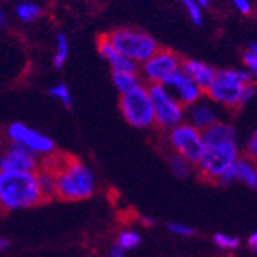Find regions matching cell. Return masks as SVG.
<instances>
[{
    "instance_id": "6da1fadb",
    "label": "cell",
    "mask_w": 257,
    "mask_h": 257,
    "mask_svg": "<svg viewBox=\"0 0 257 257\" xmlns=\"http://www.w3.org/2000/svg\"><path fill=\"white\" fill-rule=\"evenodd\" d=\"M202 141L204 152L196 163V168L202 181L215 184L240 157L235 128L230 124L216 121L202 131Z\"/></svg>"
},
{
    "instance_id": "7a4b0ae2",
    "label": "cell",
    "mask_w": 257,
    "mask_h": 257,
    "mask_svg": "<svg viewBox=\"0 0 257 257\" xmlns=\"http://www.w3.org/2000/svg\"><path fill=\"white\" fill-rule=\"evenodd\" d=\"M41 165L52 171L55 179V198L68 202L83 201L94 195L96 179L93 171L79 159L64 154H49Z\"/></svg>"
},
{
    "instance_id": "3957f363",
    "label": "cell",
    "mask_w": 257,
    "mask_h": 257,
    "mask_svg": "<svg viewBox=\"0 0 257 257\" xmlns=\"http://www.w3.org/2000/svg\"><path fill=\"white\" fill-rule=\"evenodd\" d=\"M252 74L246 69H221L216 71L215 80L204 94L215 104L229 110H240L255 96Z\"/></svg>"
},
{
    "instance_id": "277c9868",
    "label": "cell",
    "mask_w": 257,
    "mask_h": 257,
    "mask_svg": "<svg viewBox=\"0 0 257 257\" xmlns=\"http://www.w3.org/2000/svg\"><path fill=\"white\" fill-rule=\"evenodd\" d=\"M44 202L35 173L0 171V205L4 210L30 209Z\"/></svg>"
},
{
    "instance_id": "5b68a950",
    "label": "cell",
    "mask_w": 257,
    "mask_h": 257,
    "mask_svg": "<svg viewBox=\"0 0 257 257\" xmlns=\"http://www.w3.org/2000/svg\"><path fill=\"white\" fill-rule=\"evenodd\" d=\"M111 46L119 54L140 64L159 50V44L154 38L141 30L135 29H118L107 35Z\"/></svg>"
},
{
    "instance_id": "8992f818",
    "label": "cell",
    "mask_w": 257,
    "mask_h": 257,
    "mask_svg": "<svg viewBox=\"0 0 257 257\" xmlns=\"http://www.w3.org/2000/svg\"><path fill=\"white\" fill-rule=\"evenodd\" d=\"M148 93L154 108V125L162 131H170L184 121L185 107L179 102L165 85L152 83L148 86Z\"/></svg>"
},
{
    "instance_id": "52a82bcc",
    "label": "cell",
    "mask_w": 257,
    "mask_h": 257,
    "mask_svg": "<svg viewBox=\"0 0 257 257\" xmlns=\"http://www.w3.org/2000/svg\"><path fill=\"white\" fill-rule=\"evenodd\" d=\"M119 108L124 119L137 128L154 125V108L148 93V86L140 85L128 93L121 94Z\"/></svg>"
},
{
    "instance_id": "ba28073f",
    "label": "cell",
    "mask_w": 257,
    "mask_h": 257,
    "mask_svg": "<svg viewBox=\"0 0 257 257\" xmlns=\"http://www.w3.org/2000/svg\"><path fill=\"white\" fill-rule=\"evenodd\" d=\"M168 143L177 156L184 157L191 165H196L204 152L202 132L190 122H181L168 131Z\"/></svg>"
},
{
    "instance_id": "9c48e42d",
    "label": "cell",
    "mask_w": 257,
    "mask_h": 257,
    "mask_svg": "<svg viewBox=\"0 0 257 257\" xmlns=\"http://www.w3.org/2000/svg\"><path fill=\"white\" fill-rule=\"evenodd\" d=\"M182 60L177 54L168 49H160L152 57H149L145 63H141V74L143 79L152 83L165 85L179 69H181Z\"/></svg>"
},
{
    "instance_id": "30bf717a",
    "label": "cell",
    "mask_w": 257,
    "mask_h": 257,
    "mask_svg": "<svg viewBox=\"0 0 257 257\" xmlns=\"http://www.w3.org/2000/svg\"><path fill=\"white\" fill-rule=\"evenodd\" d=\"M40 162L33 151L11 141L10 146L0 154V171L35 173L40 168Z\"/></svg>"
},
{
    "instance_id": "8fae6325",
    "label": "cell",
    "mask_w": 257,
    "mask_h": 257,
    "mask_svg": "<svg viewBox=\"0 0 257 257\" xmlns=\"http://www.w3.org/2000/svg\"><path fill=\"white\" fill-rule=\"evenodd\" d=\"M8 138L33 151L36 156H49L55 152V143L49 137L40 134L22 122H13L8 127Z\"/></svg>"
},
{
    "instance_id": "7c38bea8",
    "label": "cell",
    "mask_w": 257,
    "mask_h": 257,
    "mask_svg": "<svg viewBox=\"0 0 257 257\" xmlns=\"http://www.w3.org/2000/svg\"><path fill=\"white\" fill-rule=\"evenodd\" d=\"M165 86L184 107L196 104L204 96L202 89L182 69H179L173 77H170V80L165 83Z\"/></svg>"
},
{
    "instance_id": "4fadbf2b",
    "label": "cell",
    "mask_w": 257,
    "mask_h": 257,
    "mask_svg": "<svg viewBox=\"0 0 257 257\" xmlns=\"http://www.w3.org/2000/svg\"><path fill=\"white\" fill-rule=\"evenodd\" d=\"M243 182L249 188H255L257 187V170H255V163L254 160L248 159V157H238L229 168L220 176L218 179V184L223 185H229L234 182Z\"/></svg>"
},
{
    "instance_id": "5bb4252c",
    "label": "cell",
    "mask_w": 257,
    "mask_h": 257,
    "mask_svg": "<svg viewBox=\"0 0 257 257\" xmlns=\"http://www.w3.org/2000/svg\"><path fill=\"white\" fill-rule=\"evenodd\" d=\"M97 50H99L100 57L108 61L113 72H138L137 63H134L132 60H128L127 57L119 54L118 50L111 46V43L108 41L107 35L102 36L99 40Z\"/></svg>"
},
{
    "instance_id": "9a60e30c",
    "label": "cell",
    "mask_w": 257,
    "mask_h": 257,
    "mask_svg": "<svg viewBox=\"0 0 257 257\" xmlns=\"http://www.w3.org/2000/svg\"><path fill=\"white\" fill-rule=\"evenodd\" d=\"M181 69L202 89L204 93L207 91L209 86L213 83L215 75H216V71L212 66L198 60H184L181 64Z\"/></svg>"
},
{
    "instance_id": "2e32d148",
    "label": "cell",
    "mask_w": 257,
    "mask_h": 257,
    "mask_svg": "<svg viewBox=\"0 0 257 257\" xmlns=\"http://www.w3.org/2000/svg\"><path fill=\"white\" fill-rule=\"evenodd\" d=\"M188 114H190V124L195 125L196 128L202 132L204 128L210 127L218 121L216 110L210 105V102H205L199 99L196 104H193L188 107Z\"/></svg>"
},
{
    "instance_id": "e0dca14e",
    "label": "cell",
    "mask_w": 257,
    "mask_h": 257,
    "mask_svg": "<svg viewBox=\"0 0 257 257\" xmlns=\"http://www.w3.org/2000/svg\"><path fill=\"white\" fill-rule=\"evenodd\" d=\"M35 174H36L38 185H40V190L43 193L46 202L52 201L55 198V179H54L52 171L47 170L40 162V168L35 171Z\"/></svg>"
},
{
    "instance_id": "ac0fdd59",
    "label": "cell",
    "mask_w": 257,
    "mask_h": 257,
    "mask_svg": "<svg viewBox=\"0 0 257 257\" xmlns=\"http://www.w3.org/2000/svg\"><path fill=\"white\" fill-rule=\"evenodd\" d=\"M111 77L114 86L121 94L132 91L137 86L143 85L141 83V77H138V72H113Z\"/></svg>"
},
{
    "instance_id": "d6986e66",
    "label": "cell",
    "mask_w": 257,
    "mask_h": 257,
    "mask_svg": "<svg viewBox=\"0 0 257 257\" xmlns=\"http://www.w3.org/2000/svg\"><path fill=\"white\" fill-rule=\"evenodd\" d=\"M16 16L19 21L29 24L35 22L36 19H40L43 16V8L40 5H36L33 2H21L16 5Z\"/></svg>"
},
{
    "instance_id": "ffe728a7",
    "label": "cell",
    "mask_w": 257,
    "mask_h": 257,
    "mask_svg": "<svg viewBox=\"0 0 257 257\" xmlns=\"http://www.w3.org/2000/svg\"><path fill=\"white\" fill-rule=\"evenodd\" d=\"M168 166L173 171V174L179 179H185L191 173V163L185 160L184 157L177 156L176 152H173L171 156H168Z\"/></svg>"
},
{
    "instance_id": "44dd1931",
    "label": "cell",
    "mask_w": 257,
    "mask_h": 257,
    "mask_svg": "<svg viewBox=\"0 0 257 257\" xmlns=\"http://www.w3.org/2000/svg\"><path fill=\"white\" fill-rule=\"evenodd\" d=\"M69 55V44H68V38L66 35L58 33L57 36V54L54 55V68L55 69H61L64 66V63L68 60Z\"/></svg>"
},
{
    "instance_id": "7402d4cb",
    "label": "cell",
    "mask_w": 257,
    "mask_h": 257,
    "mask_svg": "<svg viewBox=\"0 0 257 257\" xmlns=\"http://www.w3.org/2000/svg\"><path fill=\"white\" fill-rule=\"evenodd\" d=\"M140 243H141V237L135 232V230H122V232L118 235L116 245L119 248H122L124 251H128V249H135Z\"/></svg>"
},
{
    "instance_id": "603a6c76",
    "label": "cell",
    "mask_w": 257,
    "mask_h": 257,
    "mask_svg": "<svg viewBox=\"0 0 257 257\" xmlns=\"http://www.w3.org/2000/svg\"><path fill=\"white\" fill-rule=\"evenodd\" d=\"M213 243L216 248L223 251H234L240 246V240L237 237H230L227 234H215L213 235Z\"/></svg>"
},
{
    "instance_id": "cb8c5ba5",
    "label": "cell",
    "mask_w": 257,
    "mask_h": 257,
    "mask_svg": "<svg viewBox=\"0 0 257 257\" xmlns=\"http://www.w3.org/2000/svg\"><path fill=\"white\" fill-rule=\"evenodd\" d=\"M49 93H50V96H54L55 99H58L64 107H71L72 105V96L69 93V88H68L66 83H58V85L52 86L49 89Z\"/></svg>"
},
{
    "instance_id": "d4e9b609",
    "label": "cell",
    "mask_w": 257,
    "mask_h": 257,
    "mask_svg": "<svg viewBox=\"0 0 257 257\" xmlns=\"http://www.w3.org/2000/svg\"><path fill=\"white\" fill-rule=\"evenodd\" d=\"M243 64L246 66V71L255 75L257 72V47L255 43H251L248 49L243 52Z\"/></svg>"
},
{
    "instance_id": "484cf974",
    "label": "cell",
    "mask_w": 257,
    "mask_h": 257,
    "mask_svg": "<svg viewBox=\"0 0 257 257\" xmlns=\"http://www.w3.org/2000/svg\"><path fill=\"white\" fill-rule=\"evenodd\" d=\"M179 2H181L184 5V8L187 10L193 24L195 25L202 24V10L199 8V5L195 2V0H179Z\"/></svg>"
},
{
    "instance_id": "4316f807",
    "label": "cell",
    "mask_w": 257,
    "mask_h": 257,
    "mask_svg": "<svg viewBox=\"0 0 257 257\" xmlns=\"http://www.w3.org/2000/svg\"><path fill=\"white\" fill-rule=\"evenodd\" d=\"M168 229L171 230L173 234L181 235V237H193V235L196 234L195 229L187 226V224H182V223H170L168 224Z\"/></svg>"
},
{
    "instance_id": "83f0119b",
    "label": "cell",
    "mask_w": 257,
    "mask_h": 257,
    "mask_svg": "<svg viewBox=\"0 0 257 257\" xmlns=\"http://www.w3.org/2000/svg\"><path fill=\"white\" fill-rule=\"evenodd\" d=\"M230 2H232V5L243 16H249L252 13V5H251L249 0H230Z\"/></svg>"
},
{
    "instance_id": "f1b7e54d",
    "label": "cell",
    "mask_w": 257,
    "mask_h": 257,
    "mask_svg": "<svg viewBox=\"0 0 257 257\" xmlns=\"http://www.w3.org/2000/svg\"><path fill=\"white\" fill-rule=\"evenodd\" d=\"M255 156H257V135L254 132L246 143V157L251 160H255Z\"/></svg>"
},
{
    "instance_id": "f546056e",
    "label": "cell",
    "mask_w": 257,
    "mask_h": 257,
    "mask_svg": "<svg viewBox=\"0 0 257 257\" xmlns=\"http://www.w3.org/2000/svg\"><path fill=\"white\" fill-rule=\"evenodd\" d=\"M125 251L122 248H119L118 245H113L110 252H108V257H124Z\"/></svg>"
},
{
    "instance_id": "4dcf8cb0",
    "label": "cell",
    "mask_w": 257,
    "mask_h": 257,
    "mask_svg": "<svg viewBox=\"0 0 257 257\" xmlns=\"http://www.w3.org/2000/svg\"><path fill=\"white\" fill-rule=\"evenodd\" d=\"M248 246H249L252 251L257 249V234H255V232H252V234L248 237Z\"/></svg>"
},
{
    "instance_id": "1f68e13d",
    "label": "cell",
    "mask_w": 257,
    "mask_h": 257,
    "mask_svg": "<svg viewBox=\"0 0 257 257\" xmlns=\"http://www.w3.org/2000/svg\"><path fill=\"white\" fill-rule=\"evenodd\" d=\"M7 25H8V16L5 10L0 7V27H7Z\"/></svg>"
},
{
    "instance_id": "d6a6232c",
    "label": "cell",
    "mask_w": 257,
    "mask_h": 257,
    "mask_svg": "<svg viewBox=\"0 0 257 257\" xmlns=\"http://www.w3.org/2000/svg\"><path fill=\"white\" fill-rule=\"evenodd\" d=\"M195 2L199 5L201 10H202V8H207V7L210 5V0H195Z\"/></svg>"
},
{
    "instance_id": "836d02e7",
    "label": "cell",
    "mask_w": 257,
    "mask_h": 257,
    "mask_svg": "<svg viewBox=\"0 0 257 257\" xmlns=\"http://www.w3.org/2000/svg\"><path fill=\"white\" fill-rule=\"evenodd\" d=\"M10 246V241L7 238H0V249H5Z\"/></svg>"
},
{
    "instance_id": "e575fe53",
    "label": "cell",
    "mask_w": 257,
    "mask_h": 257,
    "mask_svg": "<svg viewBox=\"0 0 257 257\" xmlns=\"http://www.w3.org/2000/svg\"><path fill=\"white\" fill-rule=\"evenodd\" d=\"M4 212H5V210L2 209V205H0V216H2V215H4Z\"/></svg>"
}]
</instances>
